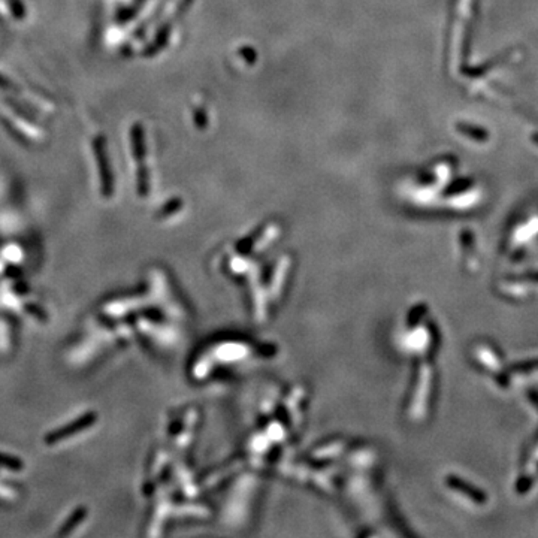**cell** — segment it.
I'll return each instance as SVG.
<instances>
[{"mask_svg":"<svg viewBox=\"0 0 538 538\" xmlns=\"http://www.w3.org/2000/svg\"><path fill=\"white\" fill-rule=\"evenodd\" d=\"M95 420H96L95 414H87V416L80 418V420H76V422H74V423H71V425H67V426H64V428H62L60 431H57V432H54V434L48 435V436H47V443H48V444H55V443L60 441V440L69 439L71 435H75L76 432H80V431L88 428L90 425H93Z\"/></svg>","mask_w":538,"mask_h":538,"instance_id":"6da1fadb","label":"cell"},{"mask_svg":"<svg viewBox=\"0 0 538 538\" xmlns=\"http://www.w3.org/2000/svg\"><path fill=\"white\" fill-rule=\"evenodd\" d=\"M76 516H74V519H71L69 522H67L64 526H66V528L62 531V535H66L67 532H69L71 531V528H75V526L74 525H76L78 522H80L81 519H83V516H85V510H80V511H78V513H75Z\"/></svg>","mask_w":538,"mask_h":538,"instance_id":"7a4b0ae2","label":"cell"},{"mask_svg":"<svg viewBox=\"0 0 538 538\" xmlns=\"http://www.w3.org/2000/svg\"><path fill=\"white\" fill-rule=\"evenodd\" d=\"M0 464L5 465L6 468H11V469H20V468H21V464L17 461V459H14V457L0 456Z\"/></svg>","mask_w":538,"mask_h":538,"instance_id":"3957f363","label":"cell"}]
</instances>
